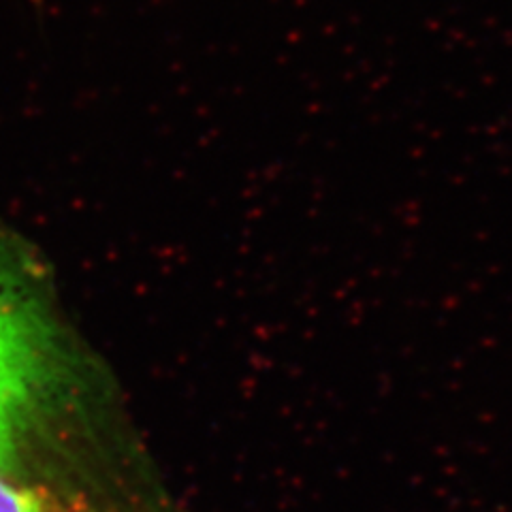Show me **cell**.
I'll return each instance as SVG.
<instances>
[{
    "label": "cell",
    "mask_w": 512,
    "mask_h": 512,
    "mask_svg": "<svg viewBox=\"0 0 512 512\" xmlns=\"http://www.w3.org/2000/svg\"><path fill=\"white\" fill-rule=\"evenodd\" d=\"M0 512H47L30 493L15 487L7 478V472L0 470Z\"/></svg>",
    "instance_id": "7a4b0ae2"
},
{
    "label": "cell",
    "mask_w": 512,
    "mask_h": 512,
    "mask_svg": "<svg viewBox=\"0 0 512 512\" xmlns=\"http://www.w3.org/2000/svg\"><path fill=\"white\" fill-rule=\"evenodd\" d=\"M37 265L0 227V470L18 459L64 367V342Z\"/></svg>",
    "instance_id": "6da1fadb"
}]
</instances>
